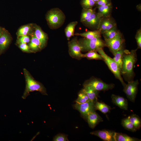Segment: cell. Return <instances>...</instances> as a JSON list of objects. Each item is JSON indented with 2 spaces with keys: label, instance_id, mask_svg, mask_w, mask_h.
I'll return each mask as SVG.
<instances>
[{
  "label": "cell",
  "instance_id": "obj_1",
  "mask_svg": "<svg viewBox=\"0 0 141 141\" xmlns=\"http://www.w3.org/2000/svg\"><path fill=\"white\" fill-rule=\"evenodd\" d=\"M137 49L130 51L127 50L123 56L121 74L127 77L128 81L132 80L134 75V67L137 60Z\"/></svg>",
  "mask_w": 141,
  "mask_h": 141
},
{
  "label": "cell",
  "instance_id": "obj_2",
  "mask_svg": "<svg viewBox=\"0 0 141 141\" xmlns=\"http://www.w3.org/2000/svg\"><path fill=\"white\" fill-rule=\"evenodd\" d=\"M24 72L26 85L22 96L23 99H25L30 92L35 91H38L43 95H47L45 88L41 83L34 80L26 69H24Z\"/></svg>",
  "mask_w": 141,
  "mask_h": 141
},
{
  "label": "cell",
  "instance_id": "obj_3",
  "mask_svg": "<svg viewBox=\"0 0 141 141\" xmlns=\"http://www.w3.org/2000/svg\"><path fill=\"white\" fill-rule=\"evenodd\" d=\"M66 18L63 12L58 8L52 9L46 14V19L48 25L52 29L60 27L64 23Z\"/></svg>",
  "mask_w": 141,
  "mask_h": 141
},
{
  "label": "cell",
  "instance_id": "obj_4",
  "mask_svg": "<svg viewBox=\"0 0 141 141\" xmlns=\"http://www.w3.org/2000/svg\"><path fill=\"white\" fill-rule=\"evenodd\" d=\"M81 51H89L96 50L98 48H103L106 47L104 41L101 37L87 39L85 38L78 40Z\"/></svg>",
  "mask_w": 141,
  "mask_h": 141
},
{
  "label": "cell",
  "instance_id": "obj_5",
  "mask_svg": "<svg viewBox=\"0 0 141 141\" xmlns=\"http://www.w3.org/2000/svg\"><path fill=\"white\" fill-rule=\"evenodd\" d=\"M99 54L101 55L109 69L113 73L116 78L119 80L124 87L126 84L124 82L122 78L120 69L117 63L111 58L108 55L104 52L103 48H98L96 50Z\"/></svg>",
  "mask_w": 141,
  "mask_h": 141
},
{
  "label": "cell",
  "instance_id": "obj_6",
  "mask_svg": "<svg viewBox=\"0 0 141 141\" xmlns=\"http://www.w3.org/2000/svg\"><path fill=\"white\" fill-rule=\"evenodd\" d=\"M104 41L106 47L108 48L114 55L123 46L125 41L120 31L114 38L109 39H104Z\"/></svg>",
  "mask_w": 141,
  "mask_h": 141
},
{
  "label": "cell",
  "instance_id": "obj_7",
  "mask_svg": "<svg viewBox=\"0 0 141 141\" xmlns=\"http://www.w3.org/2000/svg\"><path fill=\"white\" fill-rule=\"evenodd\" d=\"M85 85L90 86L98 91L111 89L114 87L113 84H107L100 79L94 77L86 81L83 85Z\"/></svg>",
  "mask_w": 141,
  "mask_h": 141
},
{
  "label": "cell",
  "instance_id": "obj_8",
  "mask_svg": "<svg viewBox=\"0 0 141 141\" xmlns=\"http://www.w3.org/2000/svg\"><path fill=\"white\" fill-rule=\"evenodd\" d=\"M94 102L90 101L81 104L76 103L73 105L74 108L78 110L82 116L87 120L88 115L90 113L95 111L96 110Z\"/></svg>",
  "mask_w": 141,
  "mask_h": 141
},
{
  "label": "cell",
  "instance_id": "obj_9",
  "mask_svg": "<svg viewBox=\"0 0 141 141\" xmlns=\"http://www.w3.org/2000/svg\"><path fill=\"white\" fill-rule=\"evenodd\" d=\"M68 46L69 54L72 58L80 60L84 57L77 37L68 42Z\"/></svg>",
  "mask_w": 141,
  "mask_h": 141
},
{
  "label": "cell",
  "instance_id": "obj_10",
  "mask_svg": "<svg viewBox=\"0 0 141 141\" xmlns=\"http://www.w3.org/2000/svg\"><path fill=\"white\" fill-rule=\"evenodd\" d=\"M124 87L123 91L128 98L132 102H134L138 91V86L139 84L137 80L128 81Z\"/></svg>",
  "mask_w": 141,
  "mask_h": 141
},
{
  "label": "cell",
  "instance_id": "obj_11",
  "mask_svg": "<svg viewBox=\"0 0 141 141\" xmlns=\"http://www.w3.org/2000/svg\"><path fill=\"white\" fill-rule=\"evenodd\" d=\"M102 17L95 11L87 20L82 23L89 28L97 30Z\"/></svg>",
  "mask_w": 141,
  "mask_h": 141
},
{
  "label": "cell",
  "instance_id": "obj_12",
  "mask_svg": "<svg viewBox=\"0 0 141 141\" xmlns=\"http://www.w3.org/2000/svg\"><path fill=\"white\" fill-rule=\"evenodd\" d=\"M33 33L39 40L42 49L45 46L48 38L47 34L44 32L40 27L36 25H34Z\"/></svg>",
  "mask_w": 141,
  "mask_h": 141
},
{
  "label": "cell",
  "instance_id": "obj_13",
  "mask_svg": "<svg viewBox=\"0 0 141 141\" xmlns=\"http://www.w3.org/2000/svg\"><path fill=\"white\" fill-rule=\"evenodd\" d=\"M115 132L111 131L102 130L91 132L90 134L98 136L103 140L106 141H115Z\"/></svg>",
  "mask_w": 141,
  "mask_h": 141
},
{
  "label": "cell",
  "instance_id": "obj_14",
  "mask_svg": "<svg viewBox=\"0 0 141 141\" xmlns=\"http://www.w3.org/2000/svg\"><path fill=\"white\" fill-rule=\"evenodd\" d=\"M87 120L89 127L93 128L99 122L103 121L102 118L95 111L88 114Z\"/></svg>",
  "mask_w": 141,
  "mask_h": 141
},
{
  "label": "cell",
  "instance_id": "obj_15",
  "mask_svg": "<svg viewBox=\"0 0 141 141\" xmlns=\"http://www.w3.org/2000/svg\"><path fill=\"white\" fill-rule=\"evenodd\" d=\"M112 101L115 105L121 109L127 110L128 109V103L127 100L119 96L112 94L111 96Z\"/></svg>",
  "mask_w": 141,
  "mask_h": 141
},
{
  "label": "cell",
  "instance_id": "obj_16",
  "mask_svg": "<svg viewBox=\"0 0 141 141\" xmlns=\"http://www.w3.org/2000/svg\"><path fill=\"white\" fill-rule=\"evenodd\" d=\"M11 38L9 34L5 30H2L0 36V51L5 50L9 44Z\"/></svg>",
  "mask_w": 141,
  "mask_h": 141
},
{
  "label": "cell",
  "instance_id": "obj_17",
  "mask_svg": "<svg viewBox=\"0 0 141 141\" xmlns=\"http://www.w3.org/2000/svg\"><path fill=\"white\" fill-rule=\"evenodd\" d=\"M84 88L81 90L88 96L90 101L95 102L97 100L98 92L90 86L83 85Z\"/></svg>",
  "mask_w": 141,
  "mask_h": 141
},
{
  "label": "cell",
  "instance_id": "obj_18",
  "mask_svg": "<svg viewBox=\"0 0 141 141\" xmlns=\"http://www.w3.org/2000/svg\"><path fill=\"white\" fill-rule=\"evenodd\" d=\"M34 25L30 24L25 25L21 26L18 30L17 32V35L18 37L32 34L33 32Z\"/></svg>",
  "mask_w": 141,
  "mask_h": 141
},
{
  "label": "cell",
  "instance_id": "obj_19",
  "mask_svg": "<svg viewBox=\"0 0 141 141\" xmlns=\"http://www.w3.org/2000/svg\"><path fill=\"white\" fill-rule=\"evenodd\" d=\"M99 15L101 17H109L111 16L112 8L111 3L104 6L97 8Z\"/></svg>",
  "mask_w": 141,
  "mask_h": 141
},
{
  "label": "cell",
  "instance_id": "obj_20",
  "mask_svg": "<svg viewBox=\"0 0 141 141\" xmlns=\"http://www.w3.org/2000/svg\"><path fill=\"white\" fill-rule=\"evenodd\" d=\"M101 32L98 30L93 31H87L82 33H76L74 34L75 35L81 36L89 39L101 37Z\"/></svg>",
  "mask_w": 141,
  "mask_h": 141
},
{
  "label": "cell",
  "instance_id": "obj_21",
  "mask_svg": "<svg viewBox=\"0 0 141 141\" xmlns=\"http://www.w3.org/2000/svg\"><path fill=\"white\" fill-rule=\"evenodd\" d=\"M126 50V49H124L123 46L115 53L114 55V57L113 58L118 65L121 73L122 70L123 57Z\"/></svg>",
  "mask_w": 141,
  "mask_h": 141
},
{
  "label": "cell",
  "instance_id": "obj_22",
  "mask_svg": "<svg viewBox=\"0 0 141 141\" xmlns=\"http://www.w3.org/2000/svg\"><path fill=\"white\" fill-rule=\"evenodd\" d=\"M31 35V38L28 46L31 50L35 52L41 50V44L39 40L33 33Z\"/></svg>",
  "mask_w": 141,
  "mask_h": 141
},
{
  "label": "cell",
  "instance_id": "obj_23",
  "mask_svg": "<svg viewBox=\"0 0 141 141\" xmlns=\"http://www.w3.org/2000/svg\"><path fill=\"white\" fill-rule=\"evenodd\" d=\"M78 23V22L77 21L71 22L69 23L65 28L64 32L68 40H69L71 37L74 35L75 28Z\"/></svg>",
  "mask_w": 141,
  "mask_h": 141
},
{
  "label": "cell",
  "instance_id": "obj_24",
  "mask_svg": "<svg viewBox=\"0 0 141 141\" xmlns=\"http://www.w3.org/2000/svg\"><path fill=\"white\" fill-rule=\"evenodd\" d=\"M115 141H140L138 138L130 137L121 133L115 132L114 136Z\"/></svg>",
  "mask_w": 141,
  "mask_h": 141
},
{
  "label": "cell",
  "instance_id": "obj_25",
  "mask_svg": "<svg viewBox=\"0 0 141 141\" xmlns=\"http://www.w3.org/2000/svg\"><path fill=\"white\" fill-rule=\"evenodd\" d=\"M95 105L96 110H98L105 114L109 112L111 109L109 106L103 102H98L97 100L95 101Z\"/></svg>",
  "mask_w": 141,
  "mask_h": 141
},
{
  "label": "cell",
  "instance_id": "obj_26",
  "mask_svg": "<svg viewBox=\"0 0 141 141\" xmlns=\"http://www.w3.org/2000/svg\"><path fill=\"white\" fill-rule=\"evenodd\" d=\"M84 57H86L89 60L95 59L103 60L102 56L98 54L96 50H92L88 51L87 53L84 54Z\"/></svg>",
  "mask_w": 141,
  "mask_h": 141
},
{
  "label": "cell",
  "instance_id": "obj_27",
  "mask_svg": "<svg viewBox=\"0 0 141 141\" xmlns=\"http://www.w3.org/2000/svg\"><path fill=\"white\" fill-rule=\"evenodd\" d=\"M120 31L117 28V26L104 32L102 34L104 39H109L114 37Z\"/></svg>",
  "mask_w": 141,
  "mask_h": 141
},
{
  "label": "cell",
  "instance_id": "obj_28",
  "mask_svg": "<svg viewBox=\"0 0 141 141\" xmlns=\"http://www.w3.org/2000/svg\"><path fill=\"white\" fill-rule=\"evenodd\" d=\"M121 124L126 130L132 132H136L137 129L130 121L128 117L123 119L121 121Z\"/></svg>",
  "mask_w": 141,
  "mask_h": 141
},
{
  "label": "cell",
  "instance_id": "obj_29",
  "mask_svg": "<svg viewBox=\"0 0 141 141\" xmlns=\"http://www.w3.org/2000/svg\"><path fill=\"white\" fill-rule=\"evenodd\" d=\"M95 11V9H83L81 15L80 22L82 23L86 21L90 17L93 13Z\"/></svg>",
  "mask_w": 141,
  "mask_h": 141
},
{
  "label": "cell",
  "instance_id": "obj_30",
  "mask_svg": "<svg viewBox=\"0 0 141 141\" xmlns=\"http://www.w3.org/2000/svg\"><path fill=\"white\" fill-rule=\"evenodd\" d=\"M128 117L130 121L137 130L139 129L141 125V121L139 117L135 114H132Z\"/></svg>",
  "mask_w": 141,
  "mask_h": 141
},
{
  "label": "cell",
  "instance_id": "obj_31",
  "mask_svg": "<svg viewBox=\"0 0 141 141\" xmlns=\"http://www.w3.org/2000/svg\"><path fill=\"white\" fill-rule=\"evenodd\" d=\"M90 101L86 94L81 90L78 93V98L75 102L76 103L81 104Z\"/></svg>",
  "mask_w": 141,
  "mask_h": 141
},
{
  "label": "cell",
  "instance_id": "obj_32",
  "mask_svg": "<svg viewBox=\"0 0 141 141\" xmlns=\"http://www.w3.org/2000/svg\"><path fill=\"white\" fill-rule=\"evenodd\" d=\"M110 17H103L101 20L98 30L101 32V34L105 31Z\"/></svg>",
  "mask_w": 141,
  "mask_h": 141
},
{
  "label": "cell",
  "instance_id": "obj_33",
  "mask_svg": "<svg viewBox=\"0 0 141 141\" xmlns=\"http://www.w3.org/2000/svg\"><path fill=\"white\" fill-rule=\"evenodd\" d=\"M81 5L83 9H92L95 5L96 3L93 0H81Z\"/></svg>",
  "mask_w": 141,
  "mask_h": 141
},
{
  "label": "cell",
  "instance_id": "obj_34",
  "mask_svg": "<svg viewBox=\"0 0 141 141\" xmlns=\"http://www.w3.org/2000/svg\"><path fill=\"white\" fill-rule=\"evenodd\" d=\"M17 42L19 44L21 43H26L29 42L31 40L30 36L28 35L20 36L18 37Z\"/></svg>",
  "mask_w": 141,
  "mask_h": 141
},
{
  "label": "cell",
  "instance_id": "obj_35",
  "mask_svg": "<svg viewBox=\"0 0 141 141\" xmlns=\"http://www.w3.org/2000/svg\"><path fill=\"white\" fill-rule=\"evenodd\" d=\"M67 135L64 134H59L55 136L54 138V141H68Z\"/></svg>",
  "mask_w": 141,
  "mask_h": 141
},
{
  "label": "cell",
  "instance_id": "obj_36",
  "mask_svg": "<svg viewBox=\"0 0 141 141\" xmlns=\"http://www.w3.org/2000/svg\"><path fill=\"white\" fill-rule=\"evenodd\" d=\"M135 39L136 40L138 46L137 49L141 48V28L138 30L136 33L135 36Z\"/></svg>",
  "mask_w": 141,
  "mask_h": 141
},
{
  "label": "cell",
  "instance_id": "obj_37",
  "mask_svg": "<svg viewBox=\"0 0 141 141\" xmlns=\"http://www.w3.org/2000/svg\"><path fill=\"white\" fill-rule=\"evenodd\" d=\"M116 26H117V24L115 20L111 16L110 17L108 20L107 27L104 32Z\"/></svg>",
  "mask_w": 141,
  "mask_h": 141
},
{
  "label": "cell",
  "instance_id": "obj_38",
  "mask_svg": "<svg viewBox=\"0 0 141 141\" xmlns=\"http://www.w3.org/2000/svg\"><path fill=\"white\" fill-rule=\"evenodd\" d=\"M19 47L23 51L27 52H32L33 51L31 50L29 46L26 43L19 44Z\"/></svg>",
  "mask_w": 141,
  "mask_h": 141
},
{
  "label": "cell",
  "instance_id": "obj_39",
  "mask_svg": "<svg viewBox=\"0 0 141 141\" xmlns=\"http://www.w3.org/2000/svg\"><path fill=\"white\" fill-rule=\"evenodd\" d=\"M111 3L110 0H99L95 4L96 8L99 6H104Z\"/></svg>",
  "mask_w": 141,
  "mask_h": 141
},
{
  "label": "cell",
  "instance_id": "obj_40",
  "mask_svg": "<svg viewBox=\"0 0 141 141\" xmlns=\"http://www.w3.org/2000/svg\"><path fill=\"white\" fill-rule=\"evenodd\" d=\"M2 30L1 28H0V36L2 33Z\"/></svg>",
  "mask_w": 141,
  "mask_h": 141
},
{
  "label": "cell",
  "instance_id": "obj_41",
  "mask_svg": "<svg viewBox=\"0 0 141 141\" xmlns=\"http://www.w3.org/2000/svg\"><path fill=\"white\" fill-rule=\"evenodd\" d=\"M96 3L99 0H93Z\"/></svg>",
  "mask_w": 141,
  "mask_h": 141
}]
</instances>
